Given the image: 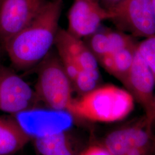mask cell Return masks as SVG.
<instances>
[{"label": "cell", "mask_w": 155, "mask_h": 155, "mask_svg": "<svg viewBox=\"0 0 155 155\" xmlns=\"http://www.w3.org/2000/svg\"><path fill=\"white\" fill-rule=\"evenodd\" d=\"M63 6L62 0L47 1L38 16L4 45L12 64L27 69L39 64L55 45Z\"/></svg>", "instance_id": "6da1fadb"}, {"label": "cell", "mask_w": 155, "mask_h": 155, "mask_svg": "<svg viewBox=\"0 0 155 155\" xmlns=\"http://www.w3.org/2000/svg\"><path fill=\"white\" fill-rule=\"evenodd\" d=\"M134 106V100L126 89L107 84L74 98L67 111L72 116L86 120L108 123L126 118Z\"/></svg>", "instance_id": "7a4b0ae2"}, {"label": "cell", "mask_w": 155, "mask_h": 155, "mask_svg": "<svg viewBox=\"0 0 155 155\" xmlns=\"http://www.w3.org/2000/svg\"><path fill=\"white\" fill-rule=\"evenodd\" d=\"M53 53L50 52L39 63L34 91L38 101L48 108L67 111L74 99L72 83L59 56Z\"/></svg>", "instance_id": "3957f363"}, {"label": "cell", "mask_w": 155, "mask_h": 155, "mask_svg": "<svg viewBox=\"0 0 155 155\" xmlns=\"http://www.w3.org/2000/svg\"><path fill=\"white\" fill-rule=\"evenodd\" d=\"M109 11L121 31L135 37L155 35V14L152 0H124Z\"/></svg>", "instance_id": "277c9868"}, {"label": "cell", "mask_w": 155, "mask_h": 155, "mask_svg": "<svg viewBox=\"0 0 155 155\" xmlns=\"http://www.w3.org/2000/svg\"><path fill=\"white\" fill-rule=\"evenodd\" d=\"M34 90L11 69L0 64V111L15 115L35 107Z\"/></svg>", "instance_id": "5b68a950"}, {"label": "cell", "mask_w": 155, "mask_h": 155, "mask_svg": "<svg viewBox=\"0 0 155 155\" xmlns=\"http://www.w3.org/2000/svg\"><path fill=\"white\" fill-rule=\"evenodd\" d=\"M46 0H2L0 4V40L3 45L33 21Z\"/></svg>", "instance_id": "8992f818"}, {"label": "cell", "mask_w": 155, "mask_h": 155, "mask_svg": "<svg viewBox=\"0 0 155 155\" xmlns=\"http://www.w3.org/2000/svg\"><path fill=\"white\" fill-rule=\"evenodd\" d=\"M112 16L97 0H74L68 15L67 31L79 39L90 37L97 32L102 22Z\"/></svg>", "instance_id": "52a82bcc"}, {"label": "cell", "mask_w": 155, "mask_h": 155, "mask_svg": "<svg viewBox=\"0 0 155 155\" xmlns=\"http://www.w3.org/2000/svg\"><path fill=\"white\" fill-rule=\"evenodd\" d=\"M152 127L144 116L136 123L109 133L102 145L113 155H125L137 147H153Z\"/></svg>", "instance_id": "ba28073f"}, {"label": "cell", "mask_w": 155, "mask_h": 155, "mask_svg": "<svg viewBox=\"0 0 155 155\" xmlns=\"http://www.w3.org/2000/svg\"><path fill=\"white\" fill-rule=\"evenodd\" d=\"M122 83L134 101L143 107L145 116H148L153 105L155 78L137 49L132 66Z\"/></svg>", "instance_id": "9c48e42d"}, {"label": "cell", "mask_w": 155, "mask_h": 155, "mask_svg": "<svg viewBox=\"0 0 155 155\" xmlns=\"http://www.w3.org/2000/svg\"><path fill=\"white\" fill-rule=\"evenodd\" d=\"M55 45L66 50L82 70L89 72H100L98 60L89 47L81 39L75 37L67 30L59 29Z\"/></svg>", "instance_id": "30bf717a"}, {"label": "cell", "mask_w": 155, "mask_h": 155, "mask_svg": "<svg viewBox=\"0 0 155 155\" xmlns=\"http://www.w3.org/2000/svg\"><path fill=\"white\" fill-rule=\"evenodd\" d=\"M31 139L13 117L0 116V155H13Z\"/></svg>", "instance_id": "8fae6325"}, {"label": "cell", "mask_w": 155, "mask_h": 155, "mask_svg": "<svg viewBox=\"0 0 155 155\" xmlns=\"http://www.w3.org/2000/svg\"><path fill=\"white\" fill-rule=\"evenodd\" d=\"M34 145L40 155H75L71 143L65 131L35 137Z\"/></svg>", "instance_id": "7c38bea8"}, {"label": "cell", "mask_w": 155, "mask_h": 155, "mask_svg": "<svg viewBox=\"0 0 155 155\" xmlns=\"http://www.w3.org/2000/svg\"><path fill=\"white\" fill-rule=\"evenodd\" d=\"M137 45L127 47L113 54L114 61V71L113 76L121 83L132 66L136 52Z\"/></svg>", "instance_id": "4fadbf2b"}, {"label": "cell", "mask_w": 155, "mask_h": 155, "mask_svg": "<svg viewBox=\"0 0 155 155\" xmlns=\"http://www.w3.org/2000/svg\"><path fill=\"white\" fill-rule=\"evenodd\" d=\"M100 81V72H89L81 70L73 81L72 86L82 95L98 87Z\"/></svg>", "instance_id": "5bb4252c"}, {"label": "cell", "mask_w": 155, "mask_h": 155, "mask_svg": "<svg viewBox=\"0 0 155 155\" xmlns=\"http://www.w3.org/2000/svg\"><path fill=\"white\" fill-rule=\"evenodd\" d=\"M90 37L89 48L96 57L98 61L103 56L110 54L109 41L107 31L96 32Z\"/></svg>", "instance_id": "9a60e30c"}, {"label": "cell", "mask_w": 155, "mask_h": 155, "mask_svg": "<svg viewBox=\"0 0 155 155\" xmlns=\"http://www.w3.org/2000/svg\"><path fill=\"white\" fill-rule=\"evenodd\" d=\"M137 51L150 68L155 78V35L145 38L137 44Z\"/></svg>", "instance_id": "2e32d148"}, {"label": "cell", "mask_w": 155, "mask_h": 155, "mask_svg": "<svg viewBox=\"0 0 155 155\" xmlns=\"http://www.w3.org/2000/svg\"><path fill=\"white\" fill-rule=\"evenodd\" d=\"M110 46V54H114L118 51L136 45L130 36L120 31H107Z\"/></svg>", "instance_id": "e0dca14e"}, {"label": "cell", "mask_w": 155, "mask_h": 155, "mask_svg": "<svg viewBox=\"0 0 155 155\" xmlns=\"http://www.w3.org/2000/svg\"><path fill=\"white\" fill-rule=\"evenodd\" d=\"M79 155H113L102 145H92L86 148Z\"/></svg>", "instance_id": "ac0fdd59"}, {"label": "cell", "mask_w": 155, "mask_h": 155, "mask_svg": "<svg viewBox=\"0 0 155 155\" xmlns=\"http://www.w3.org/2000/svg\"><path fill=\"white\" fill-rule=\"evenodd\" d=\"M153 147H137L129 150L125 155H150Z\"/></svg>", "instance_id": "d6986e66"}, {"label": "cell", "mask_w": 155, "mask_h": 155, "mask_svg": "<svg viewBox=\"0 0 155 155\" xmlns=\"http://www.w3.org/2000/svg\"><path fill=\"white\" fill-rule=\"evenodd\" d=\"M101 5L107 11H110L114 7L124 0H97Z\"/></svg>", "instance_id": "ffe728a7"}, {"label": "cell", "mask_w": 155, "mask_h": 155, "mask_svg": "<svg viewBox=\"0 0 155 155\" xmlns=\"http://www.w3.org/2000/svg\"><path fill=\"white\" fill-rule=\"evenodd\" d=\"M146 117L147 120L149 121V122L153 125L155 123V98H154V102H153V107H152V109L151 112L150 113V114L147 116H145Z\"/></svg>", "instance_id": "44dd1931"}, {"label": "cell", "mask_w": 155, "mask_h": 155, "mask_svg": "<svg viewBox=\"0 0 155 155\" xmlns=\"http://www.w3.org/2000/svg\"><path fill=\"white\" fill-rule=\"evenodd\" d=\"M152 3L153 8V11H154L155 14V0H152Z\"/></svg>", "instance_id": "7402d4cb"}, {"label": "cell", "mask_w": 155, "mask_h": 155, "mask_svg": "<svg viewBox=\"0 0 155 155\" xmlns=\"http://www.w3.org/2000/svg\"><path fill=\"white\" fill-rule=\"evenodd\" d=\"M2 0H0V4H1V2H2Z\"/></svg>", "instance_id": "603a6c76"}]
</instances>
